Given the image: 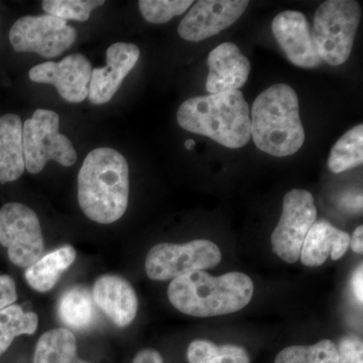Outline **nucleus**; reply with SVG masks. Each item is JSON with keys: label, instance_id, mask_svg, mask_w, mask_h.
I'll return each mask as SVG.
<instances>
[{"label": "nucleus", "instance_id": "32", "mask_svg": "<svg viewBox=\"0 0 363 363\" xmlns=\"http://www.w3.org/2000/svg\"><path fill=\"white\" fill-rule=\"evenodd\" d=\"M350 247L352 248L353 252L362 255L363 252V226H358L353 233L352 238H350Z\"/></svg>", "mask_w": 363, "mask_h": 363}, {"label": "nucleus", "instance_id": "28", "mask_svg": "<svg viewBox=\"0 0 363 363\" xmlns=\"http://www.w3.org/2000/svg\"><path fill=\"white\" fill-rule=\"evenodd\" d=\"M338 363H363V344L355 336L341 339L337 347Z\"/></svg>", "mask_w": 363, "mask_h": 363}, {"label": "nucleus", "instance_id": "9", "mask_svg": "<svg viewBox=\"0 0 363 363\" xmlns=\"http://www.w3.org/2000/svg\"><path fill=\"white\" fill-rule=\"evenodd\" d=\"M77 39V32L67 21L49 14L18 18L9 30V42L18 52H37L44 58H56Z\"/></svg>", "mask_w": 363, "mask_h": 363}, {"label": "nucleus", "instance_id": "23", "mask_svg": "<svg viewBox=\"0 0 363 363\" xmlns=\"http://www.w3.org/2000/svg\"><path fill=\"white\" fill-rule=\"evenodd\" d=\"M39 318L35 313L23 311L18 305L0 310V357L18 336L33 335L37 331Z\"/></svg>", "mask_w": 363, "mask_h": 363}, {"label": "nucleus", "instance_id": "4", "mask_svg": "<svg viewBox=\"0 0 363 363\" xmlns=\"http://www.w3.org/2000/svg\"><path fill=\"white\" fill-rule=\"evenodd\" d=\"M177 119L184 130L228 149L245 147L252 136L250 107L240 90L190 98L181 105Z\"/></svg>", "mask_w": 363, "mask_h": 363}, {"label": "nucleus", "instance_id": "21", "mask_svg": "<svg viewBox=\"0 0 363 363\" xmlns=\"http://www.w3.org/2000/svg\"><path fill=\"white\" fill-rule=\"evenodd\" d=\"M77 341L70 330L52 329L40 336L33 363H73L77 359Z\"/></svg>", "mask_w": 363, "mask_h": 363}, {"label": "nucleus", "instance_id": "29", "mask_svg": "<svg viewBox=\"0 0 363 363\" xmlns=\"http://www.w3.org/2000/svg\"><path fill=\"white\" fill-rule=\"evenodd\" d=\"M18 298L13 279L7 274L0 276V310L13 305Z\"/></svg>", "mask_w": 363, "mask_h": 363}, {"label": "nucleus", "instance_id": "5", "mask_svg": "<svg viewBox=\"0 0 363 363\" xmlns=\"http://www.w3.org/2000/svg\"><path fill=\"white\" fill-rule=\"evenodd\" d=\"M362 9L354 0H328L318 7L312 38L322 61L340 66L350 58Z\"/></svg>", "mask_w": 363, "mask_h": 363}, {"label": "nucleus", "instance_id": "1", "mask_svg": "<svg viewBox=\"0 0 363 363\" xmlns=\"http://www.w3.org/2000/svg\"><path fill=\"white\" fill-rule=\"evenodd\" d=\"M130 169L125 157L111 147H98L85 157L78 174V201L91 220L111 224L125 213Z\"/></svg>", "mask_w": 363, "mask_h": 363}, {"label": "nucleus", "instance_id": "15", "mask_svg": "<svg viewBox=\"0 0 363 363\" xmlns=\"http://www.w3.org/2000/svg\"><path fill=\"white\" fill-rule=\"evenodd\" d=\"M206 90L210 94L240 90L247 83L252 66L250 60L233 43H223L210 52Z\"/></svg>", "mask_w": 363, "mask_h": 363}, {"label": "nucleus", "instance_id": "33", "mask_svg": "<svg viewBox=\"0 0 363 363\" xmlns=\"http://www.w3.org/2000/svg\"><path fill=\"white\" fill-rule=\"evenodd\" d=\"M195 143H196L195 140H186V143H185L186 149H187L188 150H192L193 147H195Z\"/></svg>", "mask_w": 363, "mask_h": 363}, {"label": "nucleus", "instance_id": "7", "mask_svg": "<svg viewBox=\"0 0 363 363\" xmlns=\"http://www.w3.org/2000/svg\"><path fill=\"white\" fill-rule=\"evenodd\" d=\"M221 259L220 248L211 240H196L183 245L161 243L147 253L145 272L150 279L168 281L211 269Z\"/></svg>", "mask_w": 363, "mask_h": 363}, {"label": "nucleus", "instance_id": "10", "mask_svg": "<svg viewBox=\"0 0 363 363\" xmlns=\"http://www.w3.org/2000/svg\"><path fill=\"white\" fill-rule=\"evenodd\" d=\"M316 218L317 209L311 193L301 189L286 193L281 218L271 238L277 255L289 264L298 262L303 242Z\"/></svg>", "mask_w": 363, "mask_h": 363}, {"label": "nucleus", "instance_id": "6", "mask_svg": "<svg viewBox=\"0 0 363 363\" xmlns=\"http://www.w3.org/2000/svg\"><path fill=\"white\" fill-rule=\"evenodd\" d=\"M23 156L26 169L39 174L49 161L63 167L77 162V152L71 140L60 133V117L57 112L37 109L23 124Z\"/></svg>", "mask_w": 363, "mask_h": 363}, {"label": "nucleus", "instance_id": "16", "mask_svg": "<svg viewBox=\"0 0 363 363\" xmlns=\"http://www.w3.org/2000/svg\"><path fill=\"white\" fill-rule=\"evenodd\" d=\"M94 302L118 327H126L135 320L138 310L135 291L125 279L105 274L95 281Z\"/></svg>", "mask_w": 363, "mask_h": 363}, {"label": "nucleus", "instance_id": "13", "mask_svg": "<svg viewBox=\"0 0 363 363\" xmlns=\"http://www.w3.org/2000/svg\"><path fill=\"white\" fill-rule=\"evenodd\" d=\"M272 32L293 65L304 69L321 66L323 61L318 54L304 14L295 11L279 13L272 21Z\"/></svg>", "mask_w": 363, "mask_h": 363}, {"label": "nucleus", "instance_id": "2", "mask_svg": "<svg viewBox=\"0 0 363 363\" xmlns=\"http://www.w3.org/2000/svg\"><path fill=\"white\" fill-rule=\"evenodd\" d=\"M253 292L252 279L243 272L213 277L197 271L174 279L168 297L171 304L184 314L208 318L240 311L250 304Z\"/></svg>", "mask_w": 363, "mask_h": 363}, {"label": "nucleus", "instance_id": "30", "mask_svg": "<svg viewBox=\"0 0 363 363\" xmlns=\"http://www.w3.org/2000/svg\"><path fill=\"white\" fill-rule=\"evenodd\" d=\"M351 286H352V292L357 298V302L360 305L363 303V266L359 267L353 272L352 278H351Z\"/></svg>", "mask_w": 363, "mask_h": 363}, {"label": "nucleus", "instance_id": "34", "mask_svg": "<svg viewBox=\"0 0 363 363\" xmlns=\"http://www.w3.org/2000/svg\"><path fill=\"white\" fill-rule=\"evenodd\" d=\"M73 363H91V362H86V360L79 359V358H77V359H76L75 362H74Z\"/></svg>", "mask_w": 363, "mask_h": 363}, {"label": "nucleus", "instance_id": "31", "mask_svg": "<svg viewBox=\"0 0 363 363\" xmlns=\"http://www.w3.org/2000/svg\"><path fill=\"white\" fill-rule=\"evenodd\" d=\"M133 363H164V359L159 351L149 348L140 351L133 358Z\"/></svg>", "mask_w": 363, "mask_h": 363}, {"label": "nucleus", "instance_id": "3", "mask_svg": "<svg viewBox=\"0 0 363 363\" xmlns=\"http://www.w3.org/2000/svg\"><path fill=\"white\" fill-rule=\"evenodd\" d=\"M250 133L257 149L271 156L296 154L305 142L297 93L291 86L276 84L255 100Z\"/></svg>", "mask_w": 363, "mask_h": 363}, {"label": "nucleus", "instance_id": "27", "mask_svg": "<svg viewBox=\"0 0 363 363\" xmlns=\"http://www.w3.org/2000/svg\"><path fill=\"white\" fill-rule=\"evenodd\" d=\"M193 4L192 0H140L138 7L145 21L161 25L185 13Z\"/></svg>", "mask_w": 363, "mask_h": 363}, {"label": "nucleus", "instance_id": "14", "mask_svg": "<svg viewBox=\"0 0 363 363\" xmlns=\"http://www.w3.org/2000/svg\"><path fill=\"white\" fill-rule=\"evenodd\" d=\"M140 49L133 44L116 43L106 51V66L92 70L88 98L94 105L111 101L124 79L140 59Z\"/></svg>", "mask_w": 363, "mask_h": 363}, {"label": "nucleus", "instance_id": "20", "mask_svg": "<svg viewBox=\"0 0 363 363\" xmlns=\"http://www.w3.org/2000/svg\"><path fill=\"white\" fill-rule=\"evenodd\" d=\"M92 294L84 286H73L60 298L58 316L62 323L73 330H85L96 319V307Z\"/></svg>", "mask_w": 363, "mask_h": 363}, {"label": "nucleus", "instance_id": "22", "mask_svg": "<svg viewBox=\"0 0 363 363\" xmlns=\"http://www.w3.org/2000/svg\"><path fill=\"white\" fill-rule=\"evenodd\" d=\"M363 162V125L358 124L344 133L332 147L328 167L334 174L357 168Z\"/></svg>", "mask_w": 363, "mask_h": 363}, {"label": "nucleus", "instance_id": "25", "mask_svg": "<svg viewBox=\"0 0 363 363\" xmlns=\"http://www.w3.org/2000/svg\"><path fill=\"white\" fill-rule=\"evenodd\" d=\"M274 363H338L337 346L324 339L313 345H295L279 352Z\"/></svg>", "mask_w": 363, "mask_h": 363}, {"label": "nucleus", "instance_id": "24", "mask_svg": "<svg viewBox=\"0 0 363 363\" xmlns=\"http://www.w3.org/2000/svg\"><path fill=\"white\" fill-rule=\"evenodd\" d=\"M189 363H250L247 351L241 346L216 345L208 340H195L187 351Z\"/></svg>", "mask_w": 363, "mask_h": 363}, {"label": "nucleus", "instance_id": "19", "mask_svg": "<svg viewBox=\"0 0 363 363\" xmlns=\"http://www.w3.org/2000/svg\"><path fill=\"white\" fill-rule=\"evenodd\" d=\"M76 259V250L73 247L63 245L40 257L35 264L28 267L25 277L28 285L38 292H47L56 285L64 272Z\"/></svg>", "mask_w": 363, "mask_h": 363}, {"label": "nucleus", "instance_id": "11", "mask_svg": "<svg viewBox=\"0 0 363 363\" xmlns=\"http://www.w3.org/2000/svg\"><path fill=\"white\" fill-rule=\"evenodd\" d=\"M247 0H200L179 25L183 40L201 42L233 26L247 11Z\"/></svg>", "mask_w": 363, "mask_h": 363}, {"label": "nucleus", "instance_id": "18", "mask_svg": "<svg viewBox=\"0 0 363 363\" xmlns=\"http://www.w3.org/2000/svg\"><path fill=\"white\" fill-rule=\"evenodd\" d=\"M23 121L16 114L0 116V183L20 179L25 173Z\"/></svg>", "mask_w": 363, "mask_h": 363}, {"label": "nucleus", "instance_id": "26", "mask_svg": "<svg viewBox=\"0 0 363 363\" xmlns=\"http://www.w3.org/2000/svg\"><path fill=\"white\" fill-rule=\"evenodd\" d=\"M104 4V0H44L42 7L45 13L60 20L86 21L93 9Z\"/></svg>", "mask_w": 363, "mask_h": 363}, {"label": "nucleus", "instance_id": "17", "mask_svg": "<svg viewBox=\"0 0 363 363\" xmlns=\"http://www.w3.org/2000/svg\"><path fill=\"white\" fill-rule=\"evenodd\" d=\"M351 236L327 220L315 221L301 250V260L306 267H320L331 257L341 259L350 248Z\"/></svg>", "mask_w": 363, "mask_h": 363}, {"label": "nucleus", "instance_id": "12", "mask_svg": "<svg viewBox=\"0 0 363 363\" xmlns=\"http://www.w3.org/2000/svg\"><path fill=\"white\" fill-rule=\"evenodd\" d=\"M91 73L89 60L84 55L73 54L59 63L45 62L33 67L28 76L33 82L54 85L66 101L80 104L88 97Z\"/></svg>", "mask_w": 363, "mask_h": 363}, {"label": "nucleus", "instance_id": "8", "mask_svg": "<svg viewBox=\"0 0 363 363\" xmlns=\"http://www.w3.org/2000/svg\"><path fill=\"white\" fill-rule=\"evenodd\" d=\"M0 245L6 247L13 264L30 267L42 257L44 238L39 217L21 203L0 208Z\"/></svg>", "mask_w": 363, "mask_h": 363}]
</instances>
